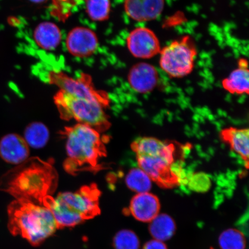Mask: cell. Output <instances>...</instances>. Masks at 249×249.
<instances>
[{
  "instance_id": "52a82bcc",
  "label": "cell",
  "mask_w": 249,
  "mask_h": 249,
  "mask_svg": "<svg viewBox=\"0 0 249 249\" xmlns=\"http://www.w3.org/2000/svg\"><path fill=\"white\" fill-rule=\"evenodd\" d=\"M197 49L192 37L184 36L161 49L160 65L170 78L180 79L194 70Z\"/></svg>"
},
{
  "instance_id": "7a4b0ae2",
  "label": "cell",
  "mask_w": 249,
  "mask_h": 249,
  "mask_svg": "<svg viewBox=\"0 0 249 249\" xmlns=\"http://www.w3.org/2000/svg\"><path fill=\"white\" fill-rule=\"evenodd\" d=\"M61 135L66 139L68 158L64 163L66 172L77 176L83 171L93 173L107 169L99 160L107 155L104 140L92 127L82 124L65 127Z\"/></svg>"
},
{
  "instance_id": "ac0fdd59",
  "label": "cell",
  "mask_w": 249,
  "mask_h": 249,
  "mask_svg": "<svg viewBox=\"0 0 249 249\" xmlns=\"http://www.w3.org/2000/svg\"><path fill=\"white\" fill-rule=\"evenodd\" d=\"M176 231L175 221L167 214H159L151 221L149 231L155 240L163 242L169 240Z\"/></svg>"
},
{
  "instance_id": "9c48e42d",
  "label": "cell",
  "mask_w": 249,
  "mask_h": 249,
  "mask_svg": "<svg viewBox=\"0 0 249 249\" xmlns=\"http://www.w3.org/2000/svg\"><path fill=\"white\" fill-rule=\"evenodd\" d=\"M126 44L134 57L144 60L160 54L161 49L157 36L145 27H137L132 30L127 36Z\"/></svg>"
},
{
  "instance_id": "7c38bea8",
  "label": "cell",
  "mask_w": 249,
  "mask_h": 249,
  "mask_svg": "<svg viewBox=\"0 0 249 249\" xmlns=\"http://www.w3.org/2000/svg\"><path fill=\"white\" fill-rule=\"evenodd\" d=\"M164 0H124V8L127 15L137 21L157 19L164 10Z\"/></svg>"
},
{
  "instance_id": "cb8c5ba5",
  "label": "cell",
  "mask_w": 249,
  "mask_h": 249,
  "mask_svg": "<svg viewBox=\"0 0 249 249\" xmlns=\"http://www.w3.org/2000/svg\"><path fill=\"white\" fill-rule=\"evenodd\" d=\"M187 183L190 189L198 193H205L211 186L209 176L204 173H197L187 177Z\"/></svg>"
},
{
  "instance_id": "44dd1931",
  "label": "cell",
  "mask_w": 249,
  "mask_h": 249,
  "mask_svg": "<svg viewBox=\"0 0 249 249\" xmlns=\"http://www.w3.org/2000/svg\"><path fill=\"white\" fill-rule=\"evenodd\" d=\"M87 14L92 20L108 19L111 11L110 0H86Z\"/></svg>"
},
{
  "instance_id": "5b68a950",
  "label": "cell",
  "mask_w": 249,
  "mask_h": 249,
  "mask_svg": "<svg viewBox=\"0 0 249 249\" xmlns=\"http://www.w3.org/2000/svg\"><path fill=\"white\" fill-rule=\"evenodd\" d=\"M131 148L139 168L161 188L170 189L179 184L178 177L173 171L174 144L153 138H142L135 140Z\"/></svg>"
},
{
  "instance_id": "30bf717a",
  "label": "cell",
  "mask_w": 249,
  "mask_h": 249,
  "mask_svg": "<svg viewBox=\"0 0 249 249\" xmlns=\"http://www.w3.org/2000/svg\"><path fill=\"white\" fill-rule=\"evenodd\" d=\"M66 43L71 55L85 58L94 53L98 48V39L93 31L79 27L74 28L68 34Z\"/></svg>"
},
{
  "instance_id": "5bb4252c",
  "label": "cell",
  "mask_w": 249,
  "mask_h": 249,
  "mask_svg": "<svg viewBox=\"0 0 249 249\" xmlns=\"http://www.w3.org/2000/svg\"><path fill=\"white\" fill-rule=\"evenodd\" d=\"M160 203L157 196L150 193H142L135 195L132 198L129 212L137 220L140 222H151L160 214Z\"/></svg>"
},
{
  "instance_id": "ffe728a7",
  "label": "cell",
  "mask_w": 249,
  "mask_h": 249,
  "mask_svg": "<svg viewBox=\"0 0 249 249\" xmlns=\"http://www.w3.org/2000/svg\"><path fill=\"white\" fill-rule=\"evenodd\" d=\"M125 182L130 190L138 194L149 192L152 188V179L140 168L130 170L126 177Z\"/></svg>"
},
{
  "instance_id": "484cf974",
  "label": "cell",
  "mask_w": 249,
  "mask_h": 249,
  "mask_svg": "<svg viewBox=\"0 0 249 249\" xmlns=\"http://www.w3.org/2000/svg\"><path fill=\"white\" fill-rule=\"evenodd\" d=\"M30 1L34 3H37V4H40V3H43L48 1V0H30Z\"/></svg>"
},
{
  "instance_id": "8fae6325",
  "label": "cell",
  "mask_w": 249,
  "mask_h": 249,
  "mask_svg": "<svg viewBox=\"0 0 249 249\" xmlns=\"http://www.w3.org/2000/svg\"><path fill=\"white\" fill-rule=\"evenodd\" d=\"M127 79L134 91L147 93L153 91L157 86L160 76L153 65L143 62L133 65L129 71Z\"/></svg>"
},
{
  "instance_id": "d6986e66",
  "label": "cell",
  "mask_w": 249,
  "mask_h": 249,
  "mask_svg": "<svg viewBox=\"0 0 249 249\" xmlns=\"http://www.w3.org/2000/svg\"><path fill=\"white\" fill-rule=\"evenodd\" d=\"M49 139V132L44 124L35 122L29 124L24 131V140L30 147L41 148Z\"/></svg>"
},
{
  "instance_id": "2e32d148",
  "label": "cell",
  "mask_w": 249,
  "mask_h": 249,
  "mask_svg": "<svg viewBox=\"0 0 249 249\" xmlns=\"http://www.w3.org/2000/svg\"><path fill=\"white\" fill-rule=\"evenodd\" d=\"M223 141L228 143L230 147L249 165V131L248 129H236L230 127L221 133Z\"/></svg>"
},
{
  "instance_id": "4fadbf2b",
  "label": "cell",
  "mask_w": 249,
  "mask_h": 249,
  "mask_svg": "<svg viewBox=\"0 0 249 249\" xmlns=\"http://www.w3.org/2000/svg\"><path fill=\"white\" fill-rule=\"evenodd\" d=\"M29 154L26 140L17 134H8L0 140V157L6 162L20 164L27 160Z\"/></svg>"
},
{
  "instance_id": "d4e9b609",
  "label": "cell",
  "mask_w": 249,
  "mask_h": 249,
  "mask_svg": "<svg viewBox=\"0 0 249 249\" xmlns=\"http://www.w3.org/2000/svg\"><path fill=\"white\" fill-rule=\"evenodd\" d=\"M143 249H168L163 242L160 241L151 240L147 242L144 246Z\"/></svg>"
},
{
  "instance_id": "277c9868",
  "label": "cell",
  "mask_w": 249,
  "mask_h": 249,
  "mask_svg": "<svg viewBox=\"0 0 249 249\" xmlns=\"http://www.w3.org/2000/svg\"><path fill=\"white\" fill-rule=\"evenodd\" d=\"M7 213L9 231L35 247L42 244L58 229L48 208L29 200L15 199L8 205Z\"/></svg>"
},
{
  "instance_id": "9a60e30c",
  "label": "cell",
  "mask_w": 249,
  "mask_h": 249,
  "mask_svg": "<svg viewBox=\"0 0 249 249\" xmlns=\"http://www.w3.org/2000/svg\"><path fill=\"white\" fill-rule=\"evenodd\" d=\"M248 61L245 58L238 61V67L222 81L223 89L232 94H248L249 92Z\"/></svg>"
},
{
  "instance_id": "ba28073f",
  "label": "cell",
  "mask_w": 249,
  "mask_h": 249,
  "mask_svg": "<svg viewBox=\"0 0 249 249\" xmlns=\"http://www.w3.org/2000/svg\"><path fill=\"white\" fill-rule=\"evenodd\" d=\"M49 80L52 85L71 95L98 103L104 108L109 107L107 93L95 89L89 74L82 73L78 79H73L62 71H51Z\"/></svg>"
},
{
  "instance_id": "6da1fadb",
  "label": "cell",
  "mask_w": 249,
  "mask_h": 249,
  "mask_svg": "<svg viewBox=\"0 0 249 249\" xmlns=\"http://www.w3.org/2000/svg\"><path fill=\"white\" fill-rule=\"evenodd\" d=\"M51 159H28L6 173L0 179V191L16 199H24L42 205L43 198L51 196L58 185V175Z\"/></svg>"
},
{
  "instance_id": "e0dca14e",
  "label": "cell",
  "mask_w": 249,
  "mask_h": 249,
  "mask_svg": "<svg viewBox=\"0 0 249 249\" xmlns=\"http://www.w3.org/2000/svg\"><path fill=\"white\" fill-rule=\"evenodd\" d=\"M34 38L40 48L52 51L61 42V33L57 25L52 22L40 23L34 33Z\"/></svg>"
},
{
  "instance_id": "603a6c76",
  "label": "cell",
  "mask_w": 249,
  "mask_h": 249,
  "mask_svg": "<svg viewBox=\"0 0 249 249\" xmlns=\"http://www.w3.org/2000/svg\"><path fill=\"white\" fill-rule=\"evenodd\" d=\"M115 249H139L140 240L136 233L129 230H123L114 236L113 242Z\"/></svg>"
},
{
  "instance_id": "8992f818",
  "label": "cell",
  "mask_w": 249,
  "mask_h": 249,
  "mask_svg": "<svg viewBox=\"0 0 249 249\" xmlns=\"http://www.w3.org/2000/svg\"><path fill=\"white\" fill-rule=\"evenodd\" d=\"M54 99L62 120L74 119L99 133L106 131L111 126L104 107L98 103L77 97L61 89Z\"/></svg>"
},
{
  "instance_id": "3957f363",
  "label": "cell",
  "mask_w": 249,
  "mask_h": 249,
  "mask_svg": "<svg viewBox=\"0 0 249 249\" xmlns=\"http://www.w3.org/2000/svg\"><path fill=\"white\" fill-rule=\"evenodd\" d=\"M101 192L95 183L82 187L76 192H65L55 198H43L42 205L53 215L58 229L73 227L101 213L99 198Z\"/></svg>"
},
{
  "instance_id": "4316f807",
  "label": "cell",
  "mask_w": 249,
  "mask_h": 249,
  "mask_svg": "<svg viewBox=\"0 0 249 249\" xmlns=\"http://www.w3.org/2000/svg\"></svg>"
},
{
  "instance_id": "7402d4cb",
  "label": "cell",
  "mask_w": 249,
  "mask_h": 249,
  "mask_svg": "<svg viewBox=\"0 0 249 249\" xmlns=\"http://www.w3.org/2000/svg\"><path fill=\"white\" fill-rule=\"evenodd\" d=\"M219 244L222 249H245L246 239L241 231L231 229L221 233Z\"/></svg>"
}]
</instances>
